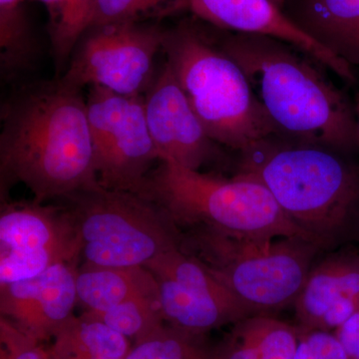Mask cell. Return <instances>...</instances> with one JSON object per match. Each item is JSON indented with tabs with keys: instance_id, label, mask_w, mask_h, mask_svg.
Wrapping results in <instances>:
<instances>
[{
	"instance_id": "1",
	"label": "cell",
	"mask_w": 359,
	"mask_h": 359,
	"mask_svg": "<svg viewBox=\"0 0 359 359\" xmlns=\"http://www.w3.org/2000/svg\"><path fill=\"white\" fill-rule=\"evenodd\" d=\"M1 178L43 204L98 185L86 100L60 79L30 85L1 113Z\"/></svg>"
},
{
	"instance_id": "2",
	"label": "cell",
	"mask_w": 359,
	"mask_h": 359,
	"mask_svg": "<svg viewBox=\"0 0 359 359\" xmlns=\"http://www.w3.org/2000/svg\"><path fill=\"white\" fill-rule=\"evenodd\" d=\"M240 66L280 135L330 150L358 145V122L346 97L290 45L262 35L219 40Z\"/></svg>"
},
{
	"instance_id": "3",
	"label": "cell",
	"mask_w": 359,
	"mask_h": 359,
	"mask_svg": "<svg viewBox=\"0 0 359 359\" xmlns=\"http://www.w3.org/2000/svg\"><path fill=\"white\" fill-rule=\"evenodd\" d=\"M273 138L243 153L242 173L261 182L290 221L320 247L359 230L358 170L330 149Z\"/></svg>"
},
{
	"instance_id": "4",
	"label": "cell",
	"mask_w": 359,
	"mask_h": 359,
	"mask_svg": "<svg viewBox=\"0 0 359 359\" xmlns=\"http://www.w3.org/2000/svg\"><path fill=\"white\" fill-rule=\"evenodd\" d=\"M162 51L203 126L217 144L244 153L282 136L244 72L205 28L187 20L165 30Z\"/></svg>"
},
{
	"instance_id": "5",
	"label": "cell",
	"mask_w": 359,
	"mask_h": 359,
	"mask_svg": "<svg viewBox=\"0 0 359 359\" xmlns=\"http://www.w3.org/2000/svg\"><path fill=\"white\" fill-rule=\"evenodd\" d=\"M160 162L138 195L157 205L177 228L204 226L231 235L301 238L320 245L290 221L268 189L249 175L228 180L172 161Z\"/></svg>"
},
{
	"instance_id": "6",
	"label": "cell",
	"mask_w": 359,
	"mask_h": 359,
	"mask_svg": "<svg viewBox=\"0 0 359 359\" xmlns=\"http://www.w3.org/2000/svg\"><path fill=\"white\" fill-rule=\"evenodd\" d=\"M179 247L252 314L294 304L320 248L301 238L231 235L204 226L179 231Z\"/></svg>"
},
{
	"instance_id": "7",
	"label": "cell",
	"mask_w": 359,
	"mask_h": 359,
	"mask_svg": "<svg viewBox=\"0 0 359 359\" xmlns=\"http://www.w3.org/2000/svg\"><path fill=\"white\" fill-rule=\"evenodd\" d=\"M65 200L76 222L81 257L97 266H146L179 247V230L166 214L146 198L100 185Z\"/></svg>"
},
{
	"instance_id": "8",
	"label": "cell",
	"mask_w": 359,
	"mask_h": 359,
	"mask_svg": "<svg viewBox=\"0 0 359 359\" xmlns=\"http://www.w3.org/2000/svg\"><path fill=\"white\" fill-rule=\"evenodd\" d=\"M94 168L99 185L138 194L156 161L144 95L125 96L92 86L86 99Z\"/></svg>"
},
{
	"instance_id": "9",
	"label": "cell",
	"mask_w": 359,
	"mask_h": 359,
	"mask_svg": "<svg viewBox=\"0 0 359 359\" xmlns=\"http://www.w3.org/2000/svg\"><path fill=\"white\" fill-rule=\"evenodd\" d=\"M165 29L150 23H118L87 30L59 79L82 90L98 86L125 96L144 95L155 77Z\"/></svg>"
},
{
	"instance_id": "10",
	"label": "cell",
	"mask_w": 359,
	"mask_h": 359,
	"mask_svg": "<svg viewBox=\"0 0 359 359\" xmlns=\"http://www.w3.org/2000/svg\"><path fill=\"white\" fill-rule=\"evenodd\" d=\"M81 256L76 222L68 210L32 204L6 208L0 217V285L40 275Z\"/></svg>"
},
{
	"instance_id": "11",
	"label": "cell",
	"mask_w": 359,
	"mask_h": 359,
	"mask_svg": "<svg viewBox=\"0 0 359 359\" xmlns=\"http://www.w3.org/2000/svg\"><path fill=\"white\" fill-rule=\"evenodd\" d=\"M145 268L154 275L159 285L165 321L186 334L199 337L252 314L180 247L160 255Z\"/></svg>"
},
{
	"instance_id": "12",
	"label": "cell",
	"mask_w": 359,
	"mask_h": 359,
	"mask_svg": "<svg viewBox=\"0 0 359 359\" xmlns=\"http://www.w3.org/2000/svg\"><path fill=\"white\" fill-rule=\"evenodd\" d=\"M144 108L160 161L200 171L216 155V142L205 131L167 62L145 92Z\"/></svg>"
},
{
	"instance_id": "13",
	"label": "cell",
	"mask_w": 359,
	"mask_h": 359,
	"mask_svg": "<svg viewBox=\"0 0 359 359\" xmlns=\"http://www.w3.org/2000/svg\"><path fill=\"white\" fill-rule=\"evenodd\" d=\"M190 11L216 27L271 37L297 47L348 83L355 82L353 66L304 32L273 0H191Z\"/></svg>"
},
{
	"instance_id": "14",
	"label": "cell",
	"mask_w": 359,
	"mask_h": 359,
	"mask_svg": "<svg viewBox=\"0 0 359 359\" xmlns=\"http://www.w3.org/2000/svg\"><path fill=\"white\" fill-rule=\"evenodd\" d=\"M76 271L73 264H58L34 278L0 285L1 316L39 341L51 339L73 316Z\"/></svg>"
},
{
	"instance_id": "15",
	"label": "cell",
	"mask_w": 359,
	"mask_h": 359,
	"mask_svg": "<svg viewBox=\"0 0 359 359\" xmlns=\"http://www.w3.org/2000/svg\"><path fill=\"white\" fill-rule=\"evenodd\" d=\"M294 306L297 327L337 330L359 309V254L337 252L311 266Z\"/></svg>"
},
{
	"instance_id": "16",
	"label": "cell",
	"mask_w": 359,
	"mask_h": 359,
	"mask_svg": "<svg viewBox=\"0 0 359 359\" xmlns=\"http://www.w3.org/2000/svg\"><path fill=\"white\" fill-rule=\"evenodd\" d=\"M299 327L266 313L250 314L233 323L212 359H294Z\"/></svg>"
},
{
	"instance_id": "17",
	"label": "cell",
	"mask_w": 359,
	"mask_h": 359,
	"mask_svg": "<svg viewBox=\"0 0 359 359\" xmlns=\"http://www.w3.org/2000/svg\"><path fill=\"white\" fill-rule=\"evenodd\" d=\"M78 302L92 313H102L139 297H159V285L145 266H97L76 271Z\"/></svg>"
},
{
	"instance_id": "18",
	"label": "cell",
	"mask_w": 359,
	"mask_h": 359,
	"mask_svg": "<svg viewBox=\"0 0 359 359\" xmlns=\"http://www.w3.org/2000/svg\"><path fill=\"white\" fill-rule=\"evenodd\" d=\"M283 11L341 58L359 32V0H285Z\"/></svg>"
},
{
	"instance_id": "19",
	"label": "cell",
	"mask_w": 359,
	"mask_h": 359,
	"mask_svg": "<svg viewBox=\"0 0 359 359\" xmlns=\"http://www.w3.org/2000/svg\"><path fill=\"white\" fill-rule=\"evenodd\" d=\"M53 339L99 358L125 359L131 349L128 337L85 313L71 316Z\"/></svg>"
},
{
	"instance_id": "20",
	"label": "cell",
	"mask_w": 359,
	"mask_h": 359,
	"mask_svg": "<svg viewBox=\"0 0 359 359\" xmlns=\"http://www.w3.org/2000/svg\"><path fill=\"white\" fill-rule=\"evenodd\" d=\"M191 0H97L90 28L118 23L159 22L190 11Z\"/></svg>"
},
{
	"instance_id": "21",
	"label": "cell",
	"mask_w": 359,
	"mask_h": 359,
	"mask_svg": "<svg viewBox=\"0 0 359 359\" xmlns=\"http://www.w3.org/2000/svg\"><path fill=\"white\" fill-rule=\"evenodd\" d=\"M102 321L116 332L132 337L135 342L143 339L164 325L160 297H139L123 302L102 313H86Z\"/></svg>"
},
{
	"instance_id": "22",
	"label": "cell",
	"mask_w": 359,
	"mask_h": 359,
	"mask_svg": "<svg viewBox=\"0 0 359 359\" xmlns=\"http://www.w3.org/2000/svg\"><path fill=\"white\" fill-rule=\"evenodd\" d=\"M97 0H65L50 16L49 34L57 69L65 65L89 29Z\"/></svg>"
},
{
	"instance_id": "23",
	"label": "cell",
	"mask_w": 359,
	"mask_h": 359,
	"mask_svg": "<svg viewBox=\"0 0 359 359\" xmlns=\"http://www.w3.org/2000/svg\"><path fill=\"white\" fill-rule=\"evenodd\" d=\"M197 337L164 325L135 342L125 359H212Z\"/></svg>"
},
{
	"instance_id": "24",
	"label": "cell",
	"mask_w": 359,
	"mask_h": 359,
	"mask_svg": "<svg viewBox=\"0 0 359 359\" xmlns=\"http://www.w3.org/2000/svg\"><path fill=\"white\" fill-rule=\"evenodd\" d=\"M40 342L1 316L0 359H51L50 351Z\"/></svg>"
},
{
	"instance_id": "25",
	"label": "cell",
	"mask_w": 359,
	"mask_h": 359,
	"mask_svg": "<svg viewBox=\"0 0 359 359\" xmlns=\"http://www.w3.org/2000/svg\"><path fill=\"white\" fill-rule=\"evenodd\" d=\"M294 359L351 358L334 332L299 327V344Z\"/></svg>"
},
{
	"instance_id": "26",
	"label": "cell",
	"mask_w": 359,
	"mask_h": 359,
	"mask_svg": "<svg viewBox=\"0 0 359 359\" xmlns=\"http://www.w3.org/2000/svg\"><path fill=\"white\" fill-rule=\"evenodd\" d=\"M334 332L349 358L359 359V309Z\"/></svg>"
},
{
	"instance_id": "27",
	"label": "cell",
	"mask_w": 359,
	"mask_h": 359,
	"mask_svg": "<svg viewBox=\"0 0 359 359\" xmlns=\"http://www.w3.org/2000/svg\"><path fill=\"white\" fill-rule=\"evenodd\" d=\"M49 351H50L51 359H111L92 355L58 340H54L53 346Z\"/></svg>"
},
{
	"instance_id": "28",
	"label": "cell",
	"mask_w": 359,
	"mask_h": 359,
	"mask_svg": "<svg viewBox=\"0 0 359 359\" xmlns=\"http://www.w3.org/2000/svg\"><path fill=\"white\" fill-rule=\"evenodd\" d=\"M342 58L351 66H359V32L347 46L346 51L342 54Z\"/></svg>"
},
{
	"instance_id": "29",
	"label": "cell",
	"mask_w": 359,
	"mask_h": 359,
	"mask_svg": "<svg viewBox=\"0 0 359 359\" xmlns=\"http://www.w3.org/2000/svg\"><path fill=\"white\" fill-rule=\"evenodd\" d=\"M25 0H0V13H11L23 8Z\"/></svg>"
},
{
	"instance_id": "30",
	"label": "cell",
	"mask_w": 359,
	"mask_h": 359,
	"mask_svg": "<svg viewBox=\"0 0 359 359\" xmlns=\"http://www.w3.org/2000/svg\"><path fill=\"white\" fill-rule=\"evenodd\" d=\"M36 1L41 2L44 6H46L49 14L52 16L53 14H55L56 11L60 8V6L65 4V0H36Z\"/></svg>"
},
{
	"instance_id": "31",
	"label": "cell",
	"mask_w": 359,
	"mask_h": 359,
	"mask_svg": "<svg viewBox=\"0 0 359 359\" xmlns=\"http://www.w3.org/2000/svg\"><path fill=\"white\" fill-rule=\"evenodd\" d=\"M355 113H356V116H358V119H356V122H358V145H359V94H358V97H356Z\"/></svg>"
},
{
	"instance_id": "32",
	"label": "cell",
	"mask_w": 359,
	"mask_h": 359,
	"mask_svg": "<svg viewBox=\"0 0 359 359\" xmlns=\"http://www.w3.org/2000/svg\"><path fill=\"white\" fill-rule=\"evenodd\" d=\"M273 2L278 6L280 7V8L283 9V6H285V0H273Z\"/></svg>"
}]
</instances>
